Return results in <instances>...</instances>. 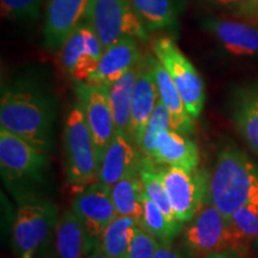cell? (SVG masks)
I'll use <instances>...</instances> for the list:
<instances>
[{
    "label": "cell",
    "instance_id": "obj_1",
    "mask_svg": "<svg viewBox=\"0 0 258 258\" xmlns=\"http://www.w3.org/2000/svg\"><path fill=\"white\" fill-rule=\"evenodd\" d=\"M55 105L49 92L34 79L19 78L3 85L0 124L38 150L53 147Z\"/></svg>",
    "mask_w": 258,
    "mask_h": 258
},
{
    "label": "cell",
    "instance_id": "obj_2",
    "mask_svg": "<svg viewBox=\"0 0 258 258\" xmlns=\"http://www.w3.org/2000/svg\"><path fill=\"white\" fill-rule=\"evenodd\" d=\"M207 201L227 218L244 206H258V164L239 148H222L208 175Z\"/></svg>",
    "mask_w": 258,
    "mask_h": 258
},
{
    "label": "cell",
    "instance_id": "obj_3",
    "mask_svg": "<svg viewBox=\"0 0 258 258\" xmlns=\"http://www.w3.org/2000/svg\"><path fill=\"white\" fill-rule=\"evenodd\" d=\"M182 245L195 258L225 250H238L244 239L235 232L230 218L206 200L182 231Z\"/></svg>",
    "mask_w": 258,
    "mask_h": 258
},
{
    "label": "cell",
    "instance_id": "obj_4",
    "mask_svg": "<svg viewBox=\"0 0 258 258\" xmlns=\"http://www.w3.org/2000/svg\"><path fill=\"white\" fill-rule=\"evenodd\" d=\"M63 145L67 180L71 184L86 186L97 182L99 160L95 140L79 102L74 103L67 115Z\"/></svg>",
    "mask_w": 258,
    "mask_h": 258
},
{
    "label": "cell",
    "instance_id": "obj_5",
    "mask_svg": "<svg viewBox=\"0 0 258 258\" xmlns=\"http://www.w3.org/2000/svg\"><path fill=\"white\" fill-rule=\"evenodd\" d=\"M83 19L95 29L104 49L125 37L150 41L132 0H90Z\"/></svg>",
    "mask_w": 258,
    "mask_h": 258
},
{
    "label": "cell",
    "instance_id": "obj_6",
    "mask_svg": "<svg viewBox=\"0 0 258 258\" xmlns=\"http://www.w3.org/2000/svg\"><path fill=\"white\" fill-rule=\"evenodd\" d=\"M152 51L170 73L190 116L198 120L206 99L205 83L198 70L170 37L156 38L152 42Z\"/></svg>",
    "mask_w": 258,
    "mask_h": 258
},
{
    "label": "cell",
    "instance_id": "obj_7",
    "mask_svg": "<svg viewBox=\"0 0 258 258\" xmlns=\"http://www.w3.org/2000/svg\"><path fill=\"white\" fill-rule=\"evenodd\" d=\"M0 167L8 184H30L43 179L47 152L32 146L8 129H0Z\"/></svg>",
    "mask_w": 258,
    "mask_h": 258
},
{
    "label": "cell",
    "instance_id": "obj_8",
    "mask_svg": "<svg viewBox=\"0 0 258 258\" xmlns=\"http://www.w3.org/2000/svg\"><path fill=\"white\" fill-rule=\"evenodd\" d=\"M57 225L54 203L34 195H25L19 202L12 228V240L17 253H32L49 237Z\"/></svg>",
    "mask_w": 258,
    "mask_h": 258
},
{
    "label": "cell",
    "instance_id": "obj_9",
    "mask_svg": "<svg viewBox=\"0 0 258 258\" xmlns=\"http://www.w3.org/2000/svg\"><path fill=\"white\" fill-rule=\"evenodd\" d=\"M159 166L173 213L185 225L207 200L209 172L203 169L188 171L180 167Z\"/></svg>",
    "mask_w": 258,
    "mask_h": 258
},
{
    "label": "cell",
    "instance_id": "obj_10",
    "mask_svg": "<svg viewBox=\"0 0 258 258\" xmlns=\"http://www.w3.org/2000/svg\"><path fill=\"white\" fill-rule=\"evenodd\" d=\"M104 51L95 29L85 19L74 28L60 49L63 70L76 83H89Z\"/></svg>",
    "mask_w": 258,
    "mask_h": 258
},
{
    "label": "cell",
    "instance_id": "obj_11",
    "mask_svg": "<svg viewBox=\"0 0 258 258\" xmlns=\"http://www.w3.org/2000/svg\"><path fill=\"white\" fill-rule=\"evenodd\" d=\"M76 91L101 161L116 132L108 88L90 83H77Z\"/></svg>",
    "mask_w": 258,
    "mask_h": 258
},
{
    "label": "cell",
    "instance_id": "obj_12",
    "mask_svg": "<svg viewBox=\"0 0 258 258\" xmlns=\"http://www.w3.org/2000/svg\"><path fill=\"white\" fill-rule=\"evenodd\" d=\"M72 208L91 239H99L106 226L117 217L111 188L99 180L86 185L74 196Z\"/></svg>",
    "mask_w": 258,
    "mask_h": 258
},
{
    "label": "cell",
    "instance_id": "obj_13",
    "mask_svg": "<svg viewBox=\"0 0 258 258\" xmlns=\"http://www.w3.org/2000/svg\"><path fill=\"white\" fill-rule=\"evenodd\" d=\"M90 0H48L43 22V42L60 50L74 28L83 21Z\"/></svg>",
    "mask_w": 258,
    "mask_h": 258
},
{
    "label": "cell",
    "instance_id": "obj_14",
    "mask_svg": "<svg viewBox=\"0 0 258 258\" xmlns=\"http://www.w3.org/2000/svg\"><path fill=\"white\" fill-rule=\"evenodd\" d=\"M152 57L153 55L151 54L143 56V64L135 82L132 98L131 137L138 148L144 137L147 122L153 114L157 103L159 102V92L153 74Z\"/></svg>",
    "mask_w": 258,
    "mask_h": 258
},
{
    "label": "cell",
    "instance_id": "obj_15",
    "mask_svg": "<svg viewBox=\"0 0 258 258\" xmlns=\"http://www.w3.org/2000/svg\"><path fill=\"white\" fill-rule=\"evenodd\" d=\"M141 156L131 135L116 131L99 161L98 180L111 188L128 173L139 169Z\"/></svg>",
    "mask_w": 258,
    "mask_h": 258
},
{
    "label": "cell",
    "instance_id": "obj_16",
    "mask_svg": "<svg viewBox=\"0 0 258 258\" xmlns=\"http://www.w3.org/2000/svg\"><path fill=\"white\" fill-rule=\"evenodd\" d=\"M202 25L228 53L237 56L258 55V28L254 25L219 18H205Z\"/></svg>",
    "mask_w": 258,
    "mask_h": 258
},
{
    "label": "cell",
    "instance_id": "obj_17",
    "mask_svg": "<svg viewBox=\"0 0 258 258\" xmlns=\"http://www.w3.org/2000/svg\"><path fill=\"white\" fill-rule=\"evenodd\" d=\"M141 59L138 40L125 37L105 48L90 84L110 86L124 76Z\"/></svg>",
    "mask_w": 258,
    "mask_h": 258
},
{
    "label": "cell",
    "instance_id": "obj_18",
    "mask_svg": "<svg viewBox=\"0 0 258 258\" xmlns=\"http://www.w3.org/2000/svg\"><path fill=\"white\" fill-rule=\"evenodd\" d=\"M152 161L161 166L194 171L199 169V148L185 135L173 129H167L158 135Z\"/></svg>",
    "mask_w": 258,
    "mask_h": 258
},
{
    "label": "cell",
    "instance_id": "obj_19",
    "mask_svg": "<svg viewBox=\"0 0 258 258\" xmlns=\"http://www.w3.org/2000/svg\"><path fill=\"white\" fill-rule=\"evenodd\" d=\"M152 67L158 92H159V99L170 114L171 127L173 131L188 137L194 131V118L190 116L176 84L173 83L167 70L154 56V54L152 57Z\"/></svg>",
    "mask_w": 258,
    "mask_h": 258
},
{
    "label": "cell",
    "instance_id": "obj_20",
    "mask_svg": "<svg viewBox=\"0 0 258 258\" xmlns=\"http://www.w3.org/2000/svg\"><path fill=\"white\" fill-rule=\"evenodd\" d=\"M91 240L73 208L67 209L55 227L57 258H83L91 247Z\"/></svg>",
    "mask_w": 258,
    "mask_h": 258
},
{
    "label": "cell",
    "instance_id": "obj_21",
    "mask_svg": "<svg viewBox=\"0 0 258 258\" xmlns=\"http://www.w3.org/2000/svg\"><path fill=\"white\" fill-rule=\"evenodd\" d=\"M233 121L241 138L258 157V83L237 93Z\"/></svg>",
    "mask_w": 258,
    "mask_h": 258
},
{
    "label": "cell",
    "instance_id": "obj_22",
    "mask_svg": "<svg viewBox=\"0 0 258 258\" xmlns=\"http://www.w3.org/2000/svg\"><path fill=\"white\" fill-rule=\"evenodd\" d=\"M143 64V56L139 62L132 67L124 76H122L117 82L108 86L109 99L114 114L116 131L131 135V115H132V98L133 90L138 74ZM132 138V137H131Z\"/></svg>",
    "mask_w": 258,
    "mask_h": 258
},
{
    "label": "cell",
    "instance_id": "obj_23",
    "mask_svg": "<svg viewBox=\"0 0 258 258\" xmlns=\"http://www.w3.org/2000/svg\"><path fill=\"white\" fill-rule=\"evenodd\" d=\"M141 22L148 31L178 30L175 0H132Z\"/></svg>",
    "mask_w": 258,
    "mask_h": 258
},
{
    "label": "cell",
    "instance_id": "obj_24",
    "mask_svg": "<svg viewBox=\"0 0 258 258\" xmlns=\"http://www.w3.org/2000/svg\"><path fill=\"white\" fill-rule=\"evenodd\" d=\"M140 221L132 217L117 215L99 237V250L111 258H125Z\"/></svg>",
    "mask_w": 258,
    "mask_h": 258
},
{
    "label": "cell",
    "instance_id": "obj_25",
    "mask_svg": "<svg viewBox=\"0 0 258 258\" xmlns=\"http://www.w3.org/2000/svg\"><path fill=\"white\" fill-rule=\"evenodd\" d=\"M111 196L116 213L120 217H132L141 221L144 186L139 169L128 173L111 186Z\"/></svg>",
    "mask_w": 258,
    "mask_h": 258
},
{
    "label": "cell",
    "instance_id": "obj_26",
    "mask_svg": "<svg viewBox=\"0 0 258 258\" xmlns=\"http://www.w3.org/2000/svg\"><path fill=\"white\" fill-rule=\"evenodd\" d=\"M139 173H140L141 182H143L144 192L146 194L147 198L152 200L173 224L184 225L176 218L175 213H173L165 185L161 178L160 166L148 158L141 156Z\"/></svg>",
    "mask_w": 258,
    "mask_h": 258
},
{
    "label": "cell",
    "instance_id": "obj_27",
    "mask_svg": "<svg viewBox=\"0 0 258 258\" xmlns=\"http://www.w3.org/2000/svg\"><path fill=\"white\" fill-rule=\"evenodd\" d=\"M185 225L173 224L166 214L146 194L143 196V217L140 227L153 235L158 241H172L183 231Z\"/></svg>",
    "mask_w": 258,
    "mask_h": 258
},
{
    "label": "cell",
    "instance_id": "obj_28",
    "mask_svg": "<svg viewBox=\"0 0 258 258\" xmlns=\"http://www.w3.org/2000/svg\"><path fill=\"white\" fill-rule=\"evenodd\" d=\"M167 129H172V127H171V117L165 105L159 99L153 114L151 115L150 120L147 122L144 137L141 139L140 145H139V151L144 157L152 160L158 135L163 131H167Z\"/></svg>",
    "mask_w": 258,
    "mask_h": 258
},
{
    "label": "cell",
    "instance_id": "obj_29",
    "mask_svg": "<svg viewBox=\"0 0 258 258\" xmlns=\"http://www.w3.org/2000/svg\"><path fill=\"white\" fill-rule=\"evenodd\" d=\"M44 0H0L2 17L19 24H35L41 17Z\"/></svg>",
    "mask_w": 258,
    "mask_h": 258
},
{
    "label": "cell",
    "instance_id": "obj_30",
    "mask_svg": "<svg viewBox=\"0 0 258 258\" xmlns=\"http://www.w3.org/2000/svg\"><path fill=\"white\" fill-rule=\"evenodd\" d=\"M233 228L243 239H258V206H244L230 217Z\"/></svg>",
    "mask_w": 258,
    "mask_h": 258
},
{
    "label": "cell",
    "instance_id": "obj_31",
    "mask_svg": "<svg viewBox=\"0 0 258 258\" xmlns=\"http://www.w3.org/2000/svg\"><path fill=\"white\" fill-rule=\"evenodd\" d=\"M158 240L144 228L139 227L125 258H154Z\"/></svg>",
    "mask_w": 258,
    "mask_h": 258
},
{
    "label": "cell",
    "instance_id": "obj_32",
    "mask_svg": "<svg viewBox=\"0 0 258 258\" xmlns=\"http://www.w3.org/2000/svg\"><path fill=\"white\" fill-rule=\"evenodd\" d=\"M154 258H183V256L172 246L171 241H158Z\"/></svg>",
    "mask_w": 258,
    "mask_h": 258
},
{
    "label": "cell",
    "instance_id": "obj_33",
    "mask_svg": "<svg viewBox=\"0 0 258 258\" xmlns=\"http://www.w3.org/2000/svg\"><path fill=\"white\" fill-rule=\"evenodd\" d=\"M207 2H211L213 4H217V5H221L225 6V8H230L233 9L237 11L244 6L251 4V3L256 2V0H207Z\"/></svg>",
    "mask_w": 258,
    "mask_h": 258
},
{
    "label": "cell",
    "instance_id": "obj_34",
    "mask_svg": "<svg viewBox=\"0 0 258 258\" xmlns=\"http://www.w3.org/2000/svg\"><path fill=\"white\" fill-rule=\"evenodd\" d=\"M235 12H238L239 15L244 16V17H249L252 19H257L258 21V0L251 3L249 5L244 6V8L237 10Z\"/></svg>",
    "mask_w": 258,
    "mask_h": 258
},
{
    "label": "cell",
    "instance_id": "obj_35",
    "mask_svg": "<svg viewBox=\"0 0 258 258\" xmlns=\"http://www.w3.org/2000/svg\"><path fill=\"white\" fill-rule=\"evenodd\" d=\"M203 258H245V257L244 254L238 250H225V251H219V252L211 253Z\"/></svg>",
    "mask_w": 258,
    "mask_h": 258
},
{
    "label": "cell",
    "instance_id": "obj_36",
    "mask_svg": "<svg viewBox=\"0 0 258 258\" xmlns=\"http://www.w3.org/2000/svg\"><path fill=\"white\" fill-rule=\"evenodd\" d=\"M88 258H111V257L106 256V254L103 252L102 250L97 249V250H95V252H92Z\"/></svg>",
    "mask_w": 258,
    "mask_h": 258
},
{
    "label": "cell",
    "instance_id": "obj_37",
    "mask_svg": "<svg viewBox=\"0 0 258 258\" xmlns=\"http://www.w3.org/2000/svg\"><path fill=\"white\" fill-rule=\"evenodd\" d=\"M31 254L32 253H25V254H23V256H22V258H31Z\"/></svg>",
    "mask_w": 258,
    "mask_h": 258
}]
</instances>
